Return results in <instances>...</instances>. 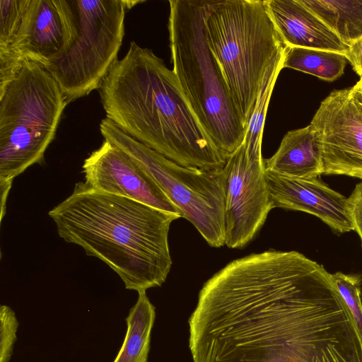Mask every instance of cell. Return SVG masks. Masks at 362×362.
Returning a JSON list of instances; mask_svg holds the SVG:
<instances>
[{
    "label": "cell",
    "instance_id": "7402d4cb",
    "mask_svg": "<svg viewBox=\"0 0 362 362\" xmlns=\"http://www.w3.org/2000/svg\"><path fill=\"white\" fill-rule=\"evenodd\" d=\"M348 206L354 226L362 243V182L355 187L348 198Z\"/></svg>",
    "mask_w": 362,
    "mask_h": 362
},
{
    "label": "cell",
    "instance_id": "cb8c5ba5",
    "mask_svg": "<svg viewBox=\"0 0 362 362\" xmlns=\"http://www.w3.org/2000/svg\"><path fill=\"white\" fill-rule=\"evenodd\" d=\"M13 180L0 179L1 189V221H2L6 211V202L8 192L11 188Z\"/></svg>",
    "mask_w": 362,
    "mask_h": 362
},
{
    "label": "cell",
    "instance_id": "5b68a950",
    "mask_svg": "<svg viewBox=\"0 0 362 362\" xmlns=\"http://www.w3.org/2000/svg\"><path fill=\"white\" fill-rule=\"evenodd\" d=\"M206 37L247 128L266 71L286 45L261 0L210 1Z\"/></svg>",
    "mask_w": 362,
    "mask_h": 362
},
{
    "label": "cell",
    "instance_id": "7c38bea8",
    "mask_svg": "<svg viewBox=\"0 0 362 362\" xmlns=\"http://www.w3.org/2000/svg\"><path fill=\"white\" fill-rule=\"evenodd\" d=\"M85 182L93 189L180 214L154 180L121 148L104 140L82 165Z\"/></svg>",
    "mask_w": 362,
    "mask_h": 362
},
{
    "label": "cell",
    "instance_id": "9c48e42d",
    "mask_svg": "<svg viewBox=\"0 0 362 362\" xmlns=\"http://www.w3.org/2000/svg\"><path fill=\"white\" fill-rule=\"evenodd\" d=\"M225 186V245L242 248L264 225L272 209L263 158H248L244 144L223 168Z\"/></svg>",
    "mask_w": 362,
    "mask_h": 362
},
{
    "label": "cell",
    "instance_id": "5bb4252c",
    "mask_svg": "<svg viewBox=\"0 0 362 362\" xmlns=\"http://www.w3.org/2000/svg\"><path fill=\"white\" fill-rule=\"evenodd\" d=\"M267 12L286 47L337 52L349 47L299 0H267Z\"/></svg>",
    "mask_w": 362,
    "mask_h": 362
},
{
    "label": "cell",
    "instance_id": "9a60e30c",
    "mask_svg": "<svg viewBox=\"0 0 362 362\" xmlns=\"http://www.w3.org/2000/svg\"><path fill=\"white\" fill-rule=\"evenodd\" d=\"M264 169L296 178H317L323 174L322 146L320 137L309 125L288 132L279 148L264 159Z\"/></svg>",
    "mask_w": 362,
    "mask_h": 362
},
{
    "label": "cell",
    "instance_id": "6da1fadb",
    "mask_svg": "<svg viewBox=\"0 0 362 362\" xmlns=\"http://www.w3.org/2000/svg\"><path fill=\"white\" fill-rule=\"evenodd\" d=\"M194 362H362V343L331 274L268 250L228 263L189 320Z\"/></svg>",
    "mask_w": 362,
    "mask_h": 362
},
{
    "label": "cell",
    "instance_id": "d4e9b609",
    "mask_svg": "<svg viewBox=\"0 0 362 362\" xmlns=\"http://www.w3.org/2000/svg\"><path fill=\"white\" fill-rule=\"evenodd\" d=\"M351 93L353 100L362 115V79L351 88Z\"/></svg>",
    "mask_w": 362,
    "mask_h": 362
},
{
    "label": "cell",
    "instance_id": "ac0fdd59",
    "mask_svg": "<svg viewBox=\"0 0 362 362\" xmlns=\"http://www.w3.org/2000/svg\"><path fill=\"white\" fill-rule=\"evenodd\" d=\"M344 54L317 49L286 47L283 69H293L326 81H334L344 73Z\"/></svg>",
    "mask_w": 362,
    "mask_h": 362
},
{
    "label": "cell",
    "instance_id": "8992f818",
    "mask_svg": "<svg viewBox=\"0 0 362 362\" xmlns=\"http://www.w3.org/2000/svg\"><path fill=\"white\" fill-rule=\"evenodd\" d=\"M144 1L54 0L66 31L61 52L45 67L68 104L99 88L118 59L127 10Z\"/></svg>",
    "mask_w": 362,
    "mask_h": 362
},
{
    "label": "cell",
    "instance_id": "4fadbf2b",
    "mask_svg": "<svg viewBox=\"0 0 362 362\" xmlns=\"http://www.w3.org/2000/svg\"><path fill=\"white\" fill-rule=\"evenodd\" d=\"M272 209L313 214L338 233L354 230L348 198L317 178H296L264 169Z\"/></svg>",
    "mask_w": 362,
    "mask_h": 362
},
{
    "label": "cell",
    "instance_id": "e0dca14e",
    "mask_svg": "<svg viewBox=\"0 0 362 362\" xmlns=\"http://www.w3.org/2000/svg\"><path fill=\"white\" fill-rule=\"evenodd\" d=\"M348 47L362 37V1L299 0Z\"/></svg>",
    "mask_w": 362,
    "mask_h": 362
},
{
    "label": "cell",
    "instance_id": "ffe728a7",
    "mask_svg": "<svg viewBox=\"0 0 362 362\" xmlns=\"http://www.w3.org/2000/svg\"><path fill=\"white\" fill-rule=\"evenodd\" d=\"M335 287L348 307L362 343V303L360 281L354 276L337 272L332 274Z\"/></svg>",
    "mask_w": 362,
    "mask_h": 362
},
{
    "label": "cell",
    "instance_id": "d6986e66",
    "mask_svg": "<svg viewBox=\"0 0 362 362\" xmlns=\"http://www.w3.org/2000/svg\"><path fill=\"white\" fill-rule=\"evenodd\" d=\"M285 49L270 64L264 74L251 117L246 128L243 144L248 158H261L266 115L277 77L283 69Z\"/></svg>",
    "mask_w": 362,
    "mask_h": 362
},
{
    "label": "cell",
    "instance_id": "52a82bcc",
    "mask_svg": "<svg viewBox=\"0 0 362 362\" xmlns=\"http://www.w3.org/2000/svg\"><path fill=\"white\" fill-rule=\"evenodd\" d=\"M68 105L41 64L26 62L0 95V179L40 163Z\"/></svg>",
    "mask_w": 362,
    "mask_h": 362
},
{
    "label": "cell",
    "instance_id": "3957f363",
    "mask_svg": "<svg viewBox=\"0 0 362 362\" xmlns=\"http://www.w3.org/2000/svg\"><path fill=\"white\" fill-rule=\"evenodd\" d=\"M49 216L62 238L107 264L127 289L139 293L165 281L173 264L168 233L180 214L79 182Z\"/></svg>",
    "mask_w": 362,
    "mask_h": 362
},
{
    "label": "cell",
    "instance_id": "2e32d148",
    "mask_svg": "<svg viewBox=\"0 0 362 362\" xmlns=\"http://www.w3.org/2000/svg\"><path fill=\"white\" fill-rule=\"evenodd\" d=\"M155 318V307L146 291L139 292L136 304L126 318L127 333L113 362H147Z\"/></svg>",
    "mask_w": 362,
    "mask_h": 362
},
{
    "label": "cell",
    "instance_id": "30bf717a",
    "mask_svg": "<svg viewBox=\"0 0 362 362\" xmlns=\"http://www.w3.org/2000/svg\"><path fill=\"white\" fill-rule=\"evenodd\" d=\"M310 124L321 139L323 174L362 180V115L351 88L331 92L320 103Z\"/></svg>",
    "mask_w": 362,
    "mask_h": 362
},
{
    "label": "cell",
    "instance_id": "8fae6325",
    "mask_svg": "<svg viewBox=\"0 0 362 362\" xmlns=\"http://www.w3.org/2000/svg\"><path fill=\"white\" fill-rule=\"evenodd\" d=\"M66 31L54 0H30L11 43L0 48V94L26 62L46 67L62 49Z\"/></svg>",
    "mask_w": 362,
    "mask_h": 362
},
{
    "label": "cell",
    "instance_id": "7a4b0ae2",
    "mask_svg": "<svg viewBox=\"0 0 362 362\" xmlns=\"http://www.w3.org/2000/svg\"><path fill=\"white\" fill-rule=\"evenodd\" d=\"M98 92L106 118L122 132L183 167L222 169L226 158L192 110L173 70L131 42Z\"/></svg>",
    "mask_w": 362,
    "mask_h": 362
},
{
    "label": "cell",
    "instance_id": "277c9868",
    "mask_svg": "<svg viewBox=\"0 0 362 362\" xmlns=\"http://www.w3.org/2000/svg\"><path fill=\"white\" fill-rule=\"evenodd\" d=\"M209 3L169 1L171 61L192 110L227 160L243 143L246 127L206 40L205 17Z\"/></svg>",
    "mask_w": 362,
    "mask_h": 362
},
{
    "label": "cell",
    "instance_id": "44dd1931",
    "mask_svg": "<svg viewBox=\"0 0 362 362\" xmlns=\"http://www.w3.org/2000/svg\"><path fill=\"white\" fill-rule=\"evenodd\" d=\"M18 322L13 310L7 305L0 306V362H9L17 340Z\"/></svg>",
    "mask_w": 362,
    "mask_h": 362
},
{
    "label": "cell",
    "instance_id": "603a6c76",
    "mask_svg": "<svg viewBox=\"0 0 362 362\" xmlns=\"http://www.w3.org/2000/svg\"><path fill=\"white\" fill-rule=\"evenodd\" d=\"M346 57L354 70L362 79V37L349 47Z\"/></svg>",
    "mask_w": 362,
    "mask_h": 362
},
{
    "label": "cell",
    "instance_id": "ba28073f",
    "mask_svg": "<svg viewBox=\"0 0 362 362\" xmlns=\"http://www.w3.org/2000/svg\"><path fill=\"white\" fill-rule=\"evenodd\" d=\"M100 132L104 140L117 146L154 180L206 243L225 245V186L222 169L183 167L129 136L107 118Z\"/></svg>",
    "mask_w": 362,
    "mask_h": 362
}]
</instances>
